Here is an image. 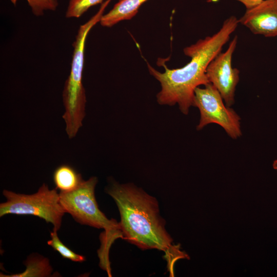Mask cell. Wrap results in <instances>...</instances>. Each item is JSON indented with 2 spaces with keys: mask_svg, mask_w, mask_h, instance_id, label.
Masks as SVG:
<instances>
[{
  "mask_svg": "<svg viewBox=\"0 0 277 277\" xmlns=\"http://www.w3.org/2000/svg\"><path fill=\"white\" fill-rule=\"evenodd\" d=\"M114 200L120 214L119 222L123 239L141 249H157L164 252L170 276L179 259H189L180 249V245L172 244L173 239L165 228V221L161 216L155 197L132 183L120 184L115 181L106 188Z\"/></svg>",
  "mask_w": 277,
  "mask_h": 277,
  "instance_id": "obj_1",
  "label": "cell"
},
{
  "mask_svg": "<svg viewBox=\"0 0 277 277\" xmlns=\"http://www.w3.org/2000/svg\"><path fill=\"white\" fill-rule=\"evenodd\" d=\"M239 24L236 17L230 16L215 34L184 48V53L190 61L183 67L171 69L163 63L165 71L161 72L147 64L150 74L161 84L157 103L170 106L177 104L180 111L188 114L190 108L194 106L195 89L210 83L206 74L207 66L221 52Z\"/></svg>",
  "mask_w": 277,
  "mask_h": 277,
  "instance_id": "obj_2",
  "label": "cell"
},
{
  "mask_svg": "<svg viewBox=\"0 0 277 277\" xmlns=\"http://www.w3.org/2000/svg\"><path fill=\"white\" fill-rule=\"evenodd\" d=\"M108 4L107 2L104 3L94 15L80 26L73 44L70 71L63 91V101L65 109L63 118L66 124V131L69 138L76 136L82 126L85 116L86 97L82 77L86 38L91 29L100 23Z\"/></svg>",
  "mask_w": 277,
  "mask_h": 277,
  "instance_id": "obj_3",
  "label": "cell"
},
{
  "mask_svg": "<svg viewBox=\"0 0 277 277\" xmlns=\"http://www.w3.org/2000/svg\"><path fill=\"white\" fill-rule=\"evenodd\" d=\"M97 178L92 176L83 181L75 190L68 192H60V201L66 213L81 225L104 229L100 235V249L109 252L114 241L123 238L119 222L108 219L98 208L95 197V187Z\"/></svg>",
  "mask_w": 277,
  "mask_h": 277,
  "instance_id": "obj_4",
  "label": "cell"
},
{
  "mask_svg": "<svg viewBox=\"0 0 277 277\" xmlns=\"http://www.w3.org/2000/svg\"><path fill=\"white\" fill-rule=\"evenodd\" d=\"M6 199L0 204V217L8 214L32 215L44 219L58 231L61 226L62 217L66 212L60 201L57 189H49L43 184L38 191L32 194H25L4 190Z\"/></svg>",
  "mask_w": 277,
  "mask_h": 277,
  "instance_id": "obj_5",
  "label": "cell"
},
{
  "mask_svg": "<svg viewBox=\"0 0 277 277\" xmlns=\"http://www.w3.org/2000/svg\"><path fill=\"white\" fill-rule=\"evenodd\" d=\"M194 106L199 109L200 113L197 130L214 123L221 126L232 139L242 135L240 116L233 109L224 104L220 93L212 84L195 89Z\"/></svg>",
  "mask_w": 277,
  "mask_h": 277,
  "instance_id": "obj_6",
  "label": "cell"
},
{
  "mask_svg": "<svg viewBox=\"0 0 277 277\" xmlns=\"http://www.w3.org/2000/svg\"><path fill=\"white\" fill-rule=\"evenodd\" d=\"M238 44L235 35L224 52L219 53L209 64L206 74L210 83L220 93L228 107L234 103L236 87L240 80V71L232 66V55Z\"/></svg>",
  "mask_w": 277,
  "mask_h": 277,
  "instance_id": "obj_7",
  "label": "cell"
},
{
  "mask_svg": "<svg viewBox=\"0 0 277 277\" xmlns=\"http://www.w3.org/2000/svg\"><path fill=\"white\" fill-rule=\"evenodd\" d=\"M239 22L254 34L269 37L277 36V0H265L246 10Z\"/></svg>",
  "mask_w": 277,
  "mask_h": 277,
  "instance_id": "obj_8",
  "label": "cell"
},
{
  "mask_svg": "<svg viewBox=\"0 0 277 277\" xmlns=\"http://www.w3.org/2000/svg\"><path fill=\"white\" fill-rule=\"evenodd\" d=\"M148 0H119L100 21L105 27H111L119 22L130 20L138 12L141 6Z\"/></svg>",
  "mask_w": 277,
  "mask_h": 277,
  "instance_id": "obj_9",
  "label": "cell"
},
{
  "mask_svg": "<svg viewBox=\"0 0 277 277\" xmlns=\"http://www.w3.org/2000/svg\"><path fill=\"white\" fill-rule=\"evenodd\" d=\"M53 179L56 189L68 192L77 189L84 181L82 175L72 167L63 164L54 170Z\"/></svg>",
  "mask_w": 277,
  "mask_h": 277,
  "instance_id": "obj_10",
  "label": "cell"
},
{
  "mask_svg": "<svg viewBox=\"0 0 277 277\" xmlns=\"http://www.w3.org/2000/svg\"><path fill=\"white\" fill-rule=\"evenodd\" d=\"M26 269L22 273L4 275L1 273V276L24 277V276H49L52 271L49 260L40 255H31L25 262Z\"/></svg>",
  "mask_w": 277,
  "mask_h": 277,
  "instance_id": "obj_11",
  "label": "cell"
},
{
  "mask_svg": "<svg viewBox=\"0 0 277 277\" xmlns=\"http://www.w3.org/2000/svg\"><path fill=\"white\" fill-rule=\"evenodd\" d=\"M50 236L51 239L47 242L48 245L57 251L63 258L76 262L85 261L84 256L75 253L62 243L58 237L57 231L53 230L50 232Z\"/></svg>",
  "mask_w": 277,
  "mask_h": 277,
  "instance_id": "obj_12",
  "label": "cell"
},
{
  "mask_svg": "<svg viewBox=\"0 0 277 277\" xmlns=\"http://www.w3.org/2000/svg\"><path fill=\"white\" fill-rule=\"evenodd\" d=\"M104 0H69L66 12L67 18H78L90 8L101 4Z\"/></svg>",
  "mask_w": 277,
  "mask_h": 277,
  "instance_id": "obj_13",
  "label": "cell"
},
{
  "mask_svg": "<svg viewBox=\"0 0 277 277\" xmlns=\"http://www.w3.org/2000/svg\"><path fill=\"white\" fill-rule=\"evenodd\" d=\"M15 5L18 0H9ZM31 9L33 14L39 16L46 11H55L58 6L57 0H26Z\"/></svg>",
  "mask_w": 277,
  "mask_h": 277,
  "instance_id": "obj_14",
  "label": "cell"
},
{
  "mask_svg": "<svg viewBox=\"0 0 277 277\" xmlns=\"http://www.w3.org/2000/svg\"><path fill=\"white\" fill-rule=\"evenodd\" d=\"M241 3L246 8V10L252 9L260 4L265 0H236Z\"/></svg>",
  "mask_w": 277,
  "mask_h": 277,
  "instance_id": "obj_15",
  "label": "cell"
},
{
  "mask_svg": "<svg viewBox=\"0 0 277 277\" xmlns=\"http://www.w3.org/2000/svg\"><path fill=\"white\" fill-rule=\"evenodd\" d=\"M273 167L277 170V160H275L273 163Z\"/></svg>",
  "mask_w": 277,
  "mask_h": 277,
  "instance_id": "obj_16",
  "label": "cell"
}]
</instances>
